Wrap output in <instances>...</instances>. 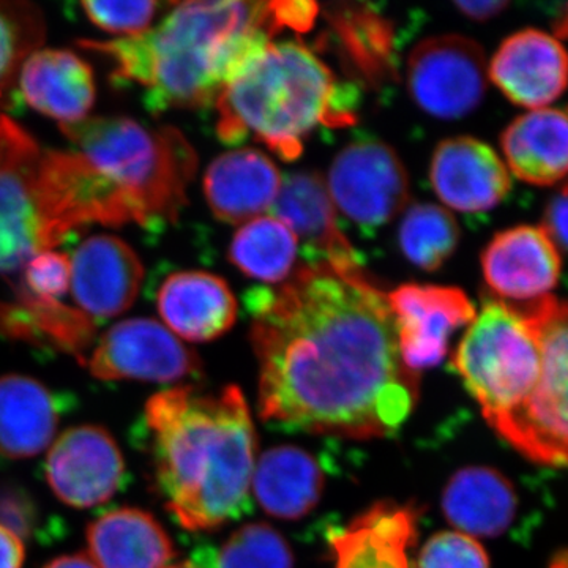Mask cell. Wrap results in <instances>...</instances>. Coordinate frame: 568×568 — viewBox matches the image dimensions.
Segmentation results:
<instances>
[{
	"mask_svg": "<svg viewBox=\"0 0 568 568\" xmlns=\"http://www.w3.org/2000/svg\"><path fill=\"white\" fill-rule=\"evenodd\" d=\"M334 201L317 173L298 171L283 179L272 213L302 242L306 264L335 271H362L361 254L343 234Z\"/></svg>",
	"mask_w": 568,
	"mask_h": 568,
	"instance_id": "9a60e30c",
	"label": "cell"
},
{
	"mask_svg": "<svg viewBox=\"0 0 568 568\" xmlns=\"http://www.w3.org/2000/svg\"><path fill=\"white\" fill-rule=\"evenodd\" d=\"M455 7L469 20L481 22L503 13L504 10H507L508 2H504V0H459Z\"/></svg>",
	"mask_w": 568,
	"mask_h": 568,
	"instance_id": "ab89813d",
	"label": "cell"
},
{
	"mask_svg": "<svg viewBox=\"0 0 568 568\" xmlns=\"http://www.w3.org/2000/svg\"><path fill=\"white\" fill-rule=\"evenodd\" d=\"M358 102L357 89L336 80L305 44L272 41L216 100V136L227 145L253 138L294 162L317 126H353Z\"/></svg>",
	"mask_w": 568,
	"mask_h": 568,
	"instance_id": "277c9868",
	"label": "cell"
},
{
	"mask_svg": "<svg viewBox=\"0 0 568 568\" xmlns=\"http://www.w3.org/2000/svg\"><path fill=\"white\" fill-rule=\"evenodd\" d=\"M540 343V376L532 394L495 432L523 457L568 466V302L548 295L521 306Z\"/></svg>",
	"mask_w": 568,
	"mask_h": 568,
	"instance_id": "ba28073f",
	"label": "cell"
},
{
	"mask_svg": "<svg viewBox=\"0 0 568 568\" xmlns=\"http://www.w3.org/2000/svg\"><path fill=\"white\" fill-rule=\"evenodd\" d=\"M89 558L99 568H166L174 559L173 540L141 508L108 511L89 526Z\"/></svg>",
	"mask_w": 568,
	"mask_h": 568,
	"instance_id": "cb8c5ba5",
	"label": "cell"
},
{
	"mask_svg": "<svg viewBox=\"0 0 568 568\" xmlns=\"http://www.w3.org/2000/svg\"><path fill=\"white\" fill-rule=\"evenodd\" d=\"M399 355L407 369L433 368L446 358L448 342L476 317L462 290L437 284H403L387 294Z\"/></svg>",
	"mask_w": 568,
	"mask_h": 568,
	"instance_id": "7c38bea8",
	"label": "cell"
},
{
	"mask_svg": "<svg viewBox=\"0 0 568 568\" xmlns=\"http://www.w3.org/2000/svg\"><path fill=\"white\" fill-rule=\"evenodd\" d=\"M517 510V489L493 467H463L444 488V515L455 530L466 536H500L510 528Z\"/></svg>",
	"mask_w": 568,
	"mask_h": 568,
	"instance_id": "603a6c76",
	"label": "cell"
},
{
	"mask_svg": "<svg viewBox=\"0 0 568 568\" xmlns=\"http://www.w3.org/2000/svg\"><path fill=\"white\" fill-rule=\"evenodd\" d=\"M559 250L544 227L515 226L500 231L481 253V272L495 301L514 308L551 295L559 282Z\"/></svg>",
	"mask_w": 568,
	"mask_h": 568,
	"instance_id": "5bb4252c",
	"label": "cell"
},
{
	"mask_svg": "<svg viewBox=\"0 0 568 568\" xmlns=\"http://www.w3.org/2000/svg\"><path fill=\"white\" fill-rule=\"evenodd\" d=\"M156 306L166 328L192 343L212 342L233 327L237 301L222 276L201 271L175 272L168 276Z\"/></svg>",
	"mask_w": 568,
	"mask_h": 568,
	"instance_id": "ffe728a7",
	"label": "cell"
},
{
	"mask_svg": "<svg viewBox=\"0 0 568 568\" xmlns=\"http://www.w3.org/2000/svg\"><path fill=\"white\" fill-rule=\"evenodd\" d=\"M103 381L178 383L201 372V361L164 325L133 317L112 325L93 347L88 362Z\"/></svg>",
	"mask_w": 568,
	"mask_h": 568,
	"instance_id": "8fae6325",
	"label": "cell"
},
{
	"mask_svg": "<svg viewBox=\"0 0 568 568\" xmlns=\"http://www.w3.org/2000/svg\"><path fill=\"white\" fill-rule=\"evenodd\" d=\"M123 474L121 448L102 426L67 429L48 454V484L70 507L92 508L108 503L121 487Z\"/></svg>",
	"mask_w": 568,
	"mask_h": 568,
	"instance_id": "4fadbf2b",
	"label": "cell"
},
{
	"mask_svg": "<svg viewBox=\"0 0 568 568\" xmlns=\"http://www.w3.org/2000/svg\"><path fill=\"white\" fill-rule=\"evenodd\" d=\"M26 294L39 301L59 302L70 291V257L58 252H43L33 256L22 268Z\"/></svg>",
	"mask_w": 568,
	"mask_h": 568,
	"instance_id": "e575fe53",
	"label": "cell"
},
{
	"mask_svg": "<svg viewBox=\"0 0 568 568\" xmlns=\"http://www.w3.org/2000/svg\"><path fill=\"white\" fill-rule=\"evenodd\" d=\"M70 291L89 317H114L132 308L144 265L134 250L114 235H92L70 257Z\"/></svg>",
	"mask_w": 568,
	"mask_h": 568,
	"instance_id": "2e32d148",
	"label": "cell"
},
{
	"mask_svg": "<svg viewBox=\"0 0 568 568\" xmlns=\"http://www.w3.org/2000/svg\"><path fill=\"white\" fill-rule=\"evenodd\" d=\"M339 50L361 80L372 85L396 78L394 26L369 6L336 3L325 11Z\"/></svg>",
	"mask_w": 568,
	"mask_h": 568,
	"instance_id": "83f0119b",
	"label": "cell"
},
{
	"mask_svg": "<svg viewBox=\"0 0 568 568\" xmlns=\"http://www.w3.org/2000/svg\"><path fill=\"white\" fill-rule=\"evenodd\" d=\"M44 568H99L89 555H69L51 560Z\"/></svg>",
	"mask_w": 568,
	"mask_h": 568,
	"instance_id": "60d3db41",
	"label": "cell"
},
{
	"mask_svg": "<svg viewBox=\"0 0 568 568\" xmlns=\"http://www.w3.org/2000/svg\"><path fill=\"white\" fill-rule=\"evenodd\" d=\"M298 241L274 215H261L239 227L227 257L248 278L268 286L282 284L294 274Z\"/></svg>",
	"mask_w": 568,
	"mask_h": 568,
	"instance_id": "f1b7e54d",
	"label": "cell"
},
{
	"mask_svg": "<svg viewBox=\"0 0 568 568\" xmlns=\"http://www.w3.org/2000/svg\"><path fill=\"white\" fill-rule=\"evenodd\" d=\"M24 558L21 537L0 525V568H22Z\"/></svg>",
	"mask_w": 568,
	"mask_h": 568,
	"instance_id": "f35d334b",
	"label": "cell"
},
{
	"mask_svg": "<svg viewBox=\"0 0 568 568\" xmlns=\"http://www.w3.org/2000/svg\"><path fill=\"white\" fill-rule=\"evenodd\" d=\"M252 487L265 514L293 521L306 517L320 503L324 474L304 448L280 446L256 463Z\"/></svg>",
	"mask_w": 568,
	"mask_h": 568,
	"instance_id": "d4e9b609",
	"label": "cell"
},
{
	"mask_svg": "<svg viewBox=\"0 0 568 568\" xmlns=\"http://www.w3.org/2000/svg\"><path fill=\"white\" fill-rule=\"evenodd\" d=\"M85 17L110 33L123 36L121 39L141 36L151 29V22L160 10L159 2H82Z\"/></svg>",
	"mask_w": 568,
	"mask_h": 568,
	"instance_id": "836d02e7",
	"label": "cell"
},
{
	"mask_svg": "<svg viewBox=\"0 0 568 568\" xmlns=\"http://www.w3.org/2000/svg\"><path fill=\"white\" fill-rule=\"evenodd\" d=\"M18 77L26 103L61 125L84 121L95 103L93 71L73 52L36 51Z\"/></svg>",
	"mask_w": 568,
	"mask_h": 568,
	"instance_id": "7402d4cb",
	"label": "cell"
},
{
	"mask_svg": "<svg viewBox=\"0 0 568 568\" xmlns=\"http://www.w3.org/2000/svg\"><path fill=\"white\" fill-rule=\"evenodd\" d=\"M459 237L457 220L437 204H413L399 223V248L410 264L425 272L443 267L457 252Z\"/></svg>",
	"mask_w": 568,
	"mask_h": 568,
	"instance_id": "f546056e",
	"label": "cell"
},
{
	"mask_svg": "<svg viewBox=\"0 0 568 568\" xmlns=\"http://www.w3.org/2000/svg\"><path fill=\"white\" fill-rule=\"evenodd\" d=\"M267 10L275 36L284 29H291L297 33L312 31L317 14H320V6L315 2H305V0L267 2Z\"/></svg>",
	"mask_w": 568,
	"mask_h": 568,
	"instance_id": "d590c367",
	"label": "cell"
},
{
	"mask_svg": "<svg viewBox=\"0 0 568 568\" xmlns=\"http://www.w3.org/2000/svg\"><path fill=\"white\" fill-rule=\"evenodd\" d=\"M407 89L422 111L444 121L466 118L488 88L485 52L462 36L422 40L407 59Z\"/></svg>",
	"mask_w": 568,
	"mask_h": 568,
	"instance_id": "30bf717a",
	"label": "cell"
},
{
	"mask_svg": "<svg viewBox=\"0 0 568 568\" xmlns=\"http://www.w3.org/2000/svg\"><path fill=\"white\" fill-rule=\"evenodd\" d=\"M63 152L0 115V274L20 272L77 230Z\"/></svg>",
	"mask_w": 568,
	"mask_h": 568,
	"instance_id": "8992f818",
	"label": "cell"
},
{
	"mask_svg": "<svg viewBox=\"0 0 568 568\" xmlns=\"http://www.w3.org/2000/svg\"><path fill=\"white\" fill-rule=\"evenodd\" d=\"M283 178L276 164L256 149L216 156L204 174L209 207L224 223L241 224L272 209Z\"/></svg>",
	"mask_w": 568,
	"mask_h": 568,
	"instance_id": "44dd1931",
	"label": "cell"
},
{
	"mask_svg": "<svg viewBox=\"0 0 568 568\" xmlns=\"http://www.w3.org/2000/svg\"><path fill=\"white\" fill-rule=\"evenodd\" d=\"M274 36L267 2H183L141 36L80 44L111 59L115 80L140 84L159 114L216 103Z\"/></svg>",
	"mask_w": 568,
	"mask_h": 568,
	"instance_id": "3957f363",
	"label": "cell"
},
{
	"mask_svg": "<svg viewBox=\"0 0 568 568\" xmlns=\"http://www.w3.org/2000/svg\"><path fill=\"white\" fill-rule=\"evenodd\" d=\"M166 568H200V567L193 566V564H190V562H181V564H175V566H168Z\"/></svg>",
	"mask_w": 568,
	"mask_h": 568,
	"instance_id": "7bdbcfd3",
	"label": "cell"
},
{
	"mask_svg": "<svg viewBox=\"0 0 568 568\" xmlns=\"http://www.w3.org/2000/svg\"><path fill=\"white\" fill-rule=\"evenodd\" d=\"M489 77L510 102L544 110L567 89L568 54L548 33L525 29L503 41Z\"/></svg>",
	"mask_w": 568,
	"mask_h": 568,
	"instance_id": "ac0fdd59",
	"label": "cell"
},
{
	"mask_svg": "<svg viewBox=\"0 0 568 568\" xmlns=\"http://www.w3.org/2000/svg\"><path fill=\"white\" fill-rule=\"evenodd\" d=\"M454 366L495 428L514 416L536 387L541 366L536 327L521 310L491 298L467 325Z\"/></svg>",
	"mask_w": 568,
	"mask_h": 568,
	"instance_id": "52a82bcc",
	"label": "cell"
},
{
	"mask_svg": "<svg viewBox=\"0 0 568 568\" xmlns=\"http://www.w3.org/2000/svg\"><path fill=\"white\" fill-rule=\"evenodd\" d=\"M555 31L560 37H568V3L564 6L562 11H559L558 20L555 22Z\"/></svg>",
	"mask_w": 568,
	"mask_h": 568,
	"instance_id": "b9f144b4",
	"label": "cell"
},
{
	"mask_svg": "<svg viewBox=\"0 0 568 568\" xmlns=\"http://www.w3.org/2000/svg\"><path fill=\"white\" fill-rule=\"evenodd\" d=\"M61 130L130 201L138 224L160 227L178 220L197 170L196 152L178 129H153L125 118H88Z\"/></svg>",
	"mask_w": 568,
	"mask_h": 568,
	"instance_id": "5b68a950",
	"label": "cell"
},
{
	"mask_svg": "<svg viewBox=\"0 0 568 568\" xmlns=\"http://www.w3.org/2000/svg\"><path fill=\"white\" fill-rule=\"evenodd\" d=\"M156 481L183 529L211 530L245 514L256 433L241 388L178 387L145 405Z\"/></svg>",
	"mask_w": 568,
	"mask_h": 568,
	"instance_id": "7a4b0ae2",
	"label": "cell"
},
{
	"mask_svg": "<svg viewBox=\"0 0 568 568\" xmlns=\"http://www.w3.org/2000/svg\"><path fill=\"white\" fill-rule=\"evenodd\" d=\"M325 185L336 211L365 233L390 222L410 197L405 164L390 145L369 138L349 142L338 152Z\"/></svg>",
	"mask_w": 568,
	"mask_h": 568,
	"instance_id": "9c48e42d",
	"label": "cell"
},
{
	"mask_svg": "<svg viewBox=\"0 0 568 568\" xmlns=\"http://www.w3.org/2000/svg\"><path fill=\"white\" fill-rule=\"evenodd\" d=\"M417 529L416 507L377 503L331 534L335 568H413Z\"/></svg>",
	"mask_w": 568,
	"mask_h": 568,
	"instance_id": "d6986e66",
	"label": "cell"
},
{
	"mask_svg": "<svg viewBox=\"0 0 568 568\" xmlns=\"http://www.w3.org/2000/svg\"><path fill=\"white\" fill-rule=\"evenodd\" d=\"M36 514L28 496L14 489H0V525L17 536L31 532Z\"/></svg>",
	"mask_w": 568,
	"mask_h": 568,
	"instance_id": "8d00e7d4",
	"label": "cell"
},
{
	"mask_svg": "<svg viewBox=\"0 0 568 568\" xmlns=\"http://www.w3.org/2000/svg\"><path fill=\"white\" fill-rule=\"evenodd\" d=\"M429 181L440 201L454 211H491L510 193L506 164L485 142L469 136L439 142L429 164Z\"/></svg>",
	"mask_w": 568,
	"mask_h": 568,
	"instance_id": "e0dca14e",
	"label": "cell"
},
{
	"mask_svg": "<svg viewBox=\"0 0 568 568\" xmlns=\"http://www.w3.org/2000/svg\"><path fill=\"white\" fill-rule=\"evenodd\" d=\"M511 173L532 185L568 174V112L537 110L515 119L500 136Z\"/></svg>",
	"mask_w": 568,
	"mask_h": 568,
	"instance_id": "484cf974",
	"label": "cell"
},
{
	"mask_svg": "<svg viewBox=\"0 0 568 568\" xmlns=\"http://www.w3.org/2000/svg\"><path fill=\"white\" fill-rule=\"evenodd\" d=\"M544 231L556 248L568 253V183L549 200L545 211Z\"/></svg>",
	"mask_w": 568,
	"mask_h": 568,
	"instance_id": "74e56055",
	"label": "cell"
},
{
	"mask_svg": "<svg viewBox=\"0 0 568 568\" xmlns=\"http://www.w3.org/2000/svg\"><path fill=\"white\" fill-rule=\"evenodd\" d=\"M59 416L43 384L21 375L0 376V455L32 458L54 443Z\"/></svg>",
	"mask_w": 568,
	"mask_h": 568,
	"instance_id": "4316f807",
	"label": "cell"
},
{
	"mask_svg": "<svg viewBox=\"0 0 568 568\" xmlns=\"http://www.w3.org/2000/svg\"><path fill=\"white\" fill-rule=\"evenodd\" d=\"M43 40V14L36 6L0 2V97Z\"/></svg>",
	"mask_w": 568,
	"mask_h": 568,
	"instance_id": "4dcf8cb0",
	"label": "cell"
},
{
	"mask_svg": "<svg viewBox=\"0 0 568 568\" xmlns=\"http://www.w3.org/2000/svg\"><path fill=\"white\" fill-rule=\"evenodd\" d=\"M294 558L282 534L264 523H250L227 538L219 568H293Z\"/></svg>",
	"mask_w": 568,
	"mask_h": 568,
	"instance_id": "1f68e13d",
	"label": "cell"
},
{
	"mask_svg": "<svg viewBox=\"0 0 568 568\" xmlns=\"http://www.w3.org/2000/svg\"><path fill=\"white\" fill-rule=\"evenodd\" d=\"M417 568H491L487 549L477 538L458 530H444L426 541Z\"/></svg>",
	"mask_w": 568,
	"mask_h": 568,
	"instance_id": "d6a6232c",
	"label": "cell"
},
{
	"mask_svg": "<svg viewBox=\"0 0 568 568\" xmlns=\"http://www.w3.org/2000/svg\"><path fill=\"white\" fill-rule=\"evenodd\" d=\"M261 417L315 435L372 439L405 424L418 379L403 364L384 294L362 271L313 264L245 295Z\"/></svg>",
	"mask_w": 568,
	"mask_h": 568,
	"instance_id": "6da1fadb",
	"label": "cell"
}]
</instances>
